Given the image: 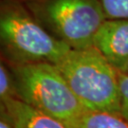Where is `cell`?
<instances>
[{
  "instance_id": "1",
  "label": "cell",
  "mask_w": 128,
  "mask_h": 128,
  "mask_svg": "<svg viewBox=\"0 0 128 128\" xmlns=\"http://www.w3.org/2000/svg\"><path fill=\"white\" fill-rule=\"evenodd\" d=\"M0 39L4 56L14 64H56L71 50L33 17L25 4L3 0L0 8Z\"/></svg>"
},
{
  "instance_id": "2",
  "label": "cell",
  "mask_w": 128,
  "mask_h": 128,
  "mask_svg": "<svg viewBox=\"0 0 128 128\" xmlns=\"http://www.w3.org/2000/svg\"><path fill=\"white\" fill-rule=\"evenodd\" d=\"M55 66L84 108L120 115L119 71L94 46L71 50Z\"/></svg>"
},
{
  "instance_id": "3",
  "label": "cell",
  "mask_w": 128,
  "mask_h": 128,
  "mask_svg": "<svg viewBox=\"0 0 128 128\" xmlns=\"http://www.w3.org/2000/svg\"><path fill=\"white\" fill-rule=\"evenodd\" d=\"M18 98L68 126L86 108L70 89L53 64L37 63L12 66Z\"/></svg>"
},
{
  "instance_id": "4",
  "label": "cell",
  "mask_w": 128,
  "mask_h": 128,
  "mask_svg": "<svg viewBox=\"0 0 128 128\" xmlns=\"http://www.w3.org/2000/svg\"><path fill=\"white\" fill-rule=\"evenodd\" d=\"M28 12L52 36L71 50L93 46L105 19L99 0H25Z\"/></svg>"
},
{
  "instance_id": "5",
  "label": "cell",
  "mask_w": 128,
  "mask_h": 128,
  "mask_svg": "<svg viewBox=\"0 0 128 128\" xmlns=\"http://www.w3.org/2000/svg\"><path fill=\"white\" fill-rule=\"evenodd\" d=\"M93 46L120 71L128 63V19H105L93 38Z\"/></svg>"
},
{
  "instance_id": "6",
  "label": "cell",
  "mask_w": 128,
  "mask_h": 128,
  "mask_svg": "<svg viewBox=\"0 0 128 128\" xmlns=\"http://www.w3.org/2000/svg\"><path fill=\"white\" fill-rule=\"evenodd\" d=\"M0 104L6 106L15 128H68L59 120L37 110L20 99H12Z\"/></svg>"
},
{
  "instance_id": "7",
  "label": "cell",
  "mask_w": 128,
  "mask_h": 128,
  "mask_svg": "<svg viewBox=\"0 0 128 128\" xmlns=\"http://www.w3.org/2000/svg\"><path fill=\"white\" fill-rule=\"evenodd\" d=\"M68 128H128V120L122 115L86 109Z\"/></svg>"
},
{
  "instance_id": "8",
  "label": "cell",
  "mask_w": 128,
  "mask_h": 128,
  "mask_svg": "<svg viewBox=\"0 0 128 128\" xmlns=\"http://www.w3.org/2000/svg\"><path fill=\"white\" fill-rule=\"evenodd\" d=\"M12 99H19L15 81L12 69L4 62L0 64V102H6Z\"/></svg>"
},
{
  "instance_id": "9",
  "label": "cell",
  "mask_w": 128,
  "mask_h": 128,
  "mask_svg": "<svg viewBox=\"0 0 128 128\" xmlns=\"http://www.w3.org/2000/svg\"><path fill=\"white\" fill-rule=\"evenodd\" d=\"M106 19H128V0H99Z\"/></svg>"
},
{
  "instance_id": "10",
  "label": "cell",
  "mask_w": 128,
  "mask_h": 128,
  "mask_svg": "<svg viewBox=\"0 0 128 128\" xmlns=\"http://www.w3.org/2000/svg\"><path fill=\"white\" fill-rule=\"evenodd\" d=\"M120 115L128 120V74L119 71Z\"/></svg>"
},
{
  "instance_id": "11",
  "label": "cell",
  "mask_w": 128,
  "mask_h": 128,
  "mask_svg": "<svg viewBox=\"0 0 128 128\" xmlns=\"http://www.w3.org/2000/svg\"><path fill=\"white\" fill-rule=\"evenodd\" d=\"M0 128H15L9 112L3 104H0Z\"/></svg>"
},
{
  "instance_id": "12",
  "label": "cell",
  "mask_w": 128,
  "mask_h": 128,
  "mask_svg": "<svg viewBox=\"0 0 128 128\" xmlns=\"http://www.w3.org/2000/svg\"><path fill=\"white\" fill-rule=\"evenodd\" d=\"M120 72H122V73H124V74H128V63L125 66H124L120 70Z\"/></svg>"
}]
</instances>
